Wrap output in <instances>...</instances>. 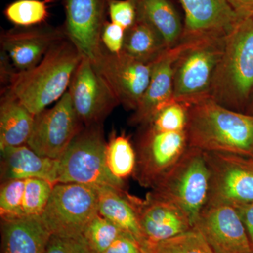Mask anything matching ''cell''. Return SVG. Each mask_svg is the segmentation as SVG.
<instances>
[{
    "mask_svg": "<svg viewBox=\"0 0 253 253\" xmlns=\"http://www.w3.org/2000/svg\"><path fill=\"white\" fill-rule=\"evenodd\" d=\"M188 146L204 152L253 158V115L207 98L188 105Z\"/></svg>",
    "mask_w": 253,
    "mask_h": 253,
    "instance_id": "1",
    "label": "cell"
},
{
    "mask_svg": "<svg viewBox=\"0 0 253 253\" xmlns=\"http://www.w3.org/2000/svg\"><path fill=\"white\" fill-rule=\"evenodd\" d=\"M83 57L78 48L64 38L52 46L35 67L15 73L6 88L37 116L67 92Z\"/></svg>",
    "mask_w": 253,
    "mask_h": 253,
    "instance_id": "2",
    "label": "cell"
},
{
    "mask_svg": "<svg viewBox=\"0 0 253 253\" xmlns=\"http://www.w3.org/2000/svg\"><path fill=\"white\" fill-rule=\"evenodd\" d=\"M253 91V17H251L241 20L225 37L210 97L224 107L244 112Z\"/></svg>",
    "mask_w": 253,
    "mask_h": 253,
    "instance_id": "3",
    "label": "cell"
},
{
    "mask_svg": "<svg viewBox=\"0 0 253 253\" xmlns=\"http://www.w3.org/2000/svg\"><path fill=\"white\" fill-rule=\"evenodd\" d=\"M101 125L84 126L59 159L57 183H76L125 191V182L113 175L106 162Z\"/></svg>",
    "mask_w": 253,
    "mask_h": 253,
    "instance_id": "4",
    "label": "cell"
},
{
    "mask_svg": "<svg viewBox=\"0 0 253 253\" xmlns=\"http://www.w3.org/2000/svg\"><path fill=\"white\" fill-rule=\"evenodd\" d=\"M224 38L185 42L174 63V101L190 105L207 99L216 68L224 50Z\"/></svg>",
    "mask_w": 253,
    "mask_h": 253,
    "instance_id": "5",
    "label": "cell"
},
{
    "mask_svg": "<svg viewBox=\"0 0 253 253\" xmlns=\"http://www.w3.org/2000/svg\"><path fill=\"white\" fill-rule=\"evenodd\" d=\"M209 188L210 171L204 152L189 147L151 192L180 208L194 228L207 204Z\"/></svg>",
    "mask_w": 253,
    "mask_h": 253,
    "instance_id": "6",
    "label": "cell"
},
{
    "mask_svg": "<svg viewBox=\"0 0 253 253\" xmlns=\"http://www.w3.org/2000/svg\"><path fill=\"white\" fill-rule=\"evenodd\" d=\"M98 213L97 188L76 183H57L41 218L51 234L81 236L86 224Z\"/></svg>",
    "mask_w": 253,
    "mask_h": 253,
    "instance_id": "7",
    "label": "cell"
},
{
    "mask_svg": "<svg viewBox=\"0 0 253 253\" xmlns=\"http://www.w3.org/2000/svg\"><path fill=\"white\" fill-rule=\"evenodd\" d=\"M210 171L206 206L253 203V161L251 158L204 152Z\"/></svg>",
    "mask_w": 253,
    "mask_h": 253,
    "instance_id": "8",
    "label": "cell"
},
{
    "mask_svg": "<svg viewBox=\"0 0 253 253\" xmlns=\"http://www.w3.org/2000/svg\"><path fill=\"white\" fill-rule=\"evenodd\" d=\"M84 126L67 91L53 107L36 116L27 145L40 156L58 160Z\"/></svg>",
    "mask_w": 253,
    "mask_h": 253,
    "instance_id": "9",
    "label": "cell"
},
{
    "mask_svg": "<svg viewBox=\"0 0 253 253\" xmlns=\"http://www.w3.org/2000/svg\"><path fill=\"white\" fill-rule=\"evenodd\" d=\"M188 148L186 131H158L145 126L137 144L133 175L141 186L153 189Z\"/></svg>",
    "mask_w": 253,
    "mask_h": 253,
    "instance_id": "10",
    "label": "cell"
},
{
    "mask_svg": "<svg viewBox=\"0 0 253 253\" xmlns=\"http://www.w3.org/2000/svg\"><path fill=\"white\" fill-rule=\"evenodd\" d=\"M60 1L65 12L63 26L66 36L83 57L96 63L101 57L104 46L101 33L111 0H47Z\"/></svg>",
    "mask_w": 253,
    "mask_h": 253,
    "instance_id": "11",
    "label": "cell"
},
{
    "mask_svg": "<svg viewBox=\"0 0 253 253\" xmlns=\"http://www.w3.org/2000/svg\"><path fill=\"white\" fill-rule=\"evenodd\" d=\"M68 92L84 126L101 125L119 101L91 60L83 57L74 73Z\"/></svg>",
    "mask_w": 253,
    "mask_h": 253,
    "instance_id": "12",
    "label": "cell"
},
{
    "mask_svg": "<svg viewBox=\"0 0 253 253\" xmlns=\"http://www.w3.org/2000/svg\"><path fill=\"white\" fill-rule=\"evenodd\" d=\"M153 63L134 59L123 51L112 54L104 48L94 64L120 104L134 111L149 86Z\"/></svg>",
    "mask_w": 253,
    "mask_h": 253,
    "instance_id": "13",
    "label": "cell"
},
{
    "mask_svg": "<svg viewBox=\"0 0 253 253\" xmlns=\"http://www.w3.org/2000/svg\"><path fill=\"white\" fill-rule=\"evenodd\" d=\"M194 228L215 253H253L247 231L234 206H205Z\"/></svg>",
    "mask_w": 253,
    "mask_h": 253,
    "instance_id": "14",
    "label": "cell"
},
{
    "mask_svg": "<svg viewBox=\"0 0 253 253\" xmlns=\"http://www.w3.org/2000/svg\"><path fill=\"white\" fill-rule=\"evenodd\" d=\"M67 38L63 26L43 24L16 27L1 32V51L18 72L37 66L56 43Z\"/></svg>",
    "mask_w": 253,
    "mask_h": 253,
    "instance_id": "15",
    "label": "cell"
},
{
    "mask_svg": "<svg viewBox=\"0 0 253 253\" xmlns=\"http://www.w3.org/2000/svg\"><path fill=\"white\" fill-rule=\"evenodd\" d=\"M131 200L145 245L157 244L193 228L187 214L180 208L151 191L145 199L132 196Z\"/></svg>",
    "mask_w": 253,
    "mask_h": 253,
    "instance_id": "16",
    "label": "cell"
},
{
    "mask_svg": "<svg viewBox=\"0 0 253 253\" xmlns=\"http://www.w3.org/2000/svg\"><path fill=\"white\" fill-rule=\"evenodd\" d=\"M184 11L181 42L224 38L241 21L227 0H179Z\"/></svg>",
    "mask_w": 253,
    "mask_h": 253,
    "instance_id": "17",
    "label": "cell"
},
{
    "mask_svg": "<svg viewBox=\"0 0 253 253\" xmlns=\"http://www.w3.org/2000/svg\"><path fill=\"white\" fill-rule=\"evenodd\" d=\"M185 42L168 48L153 63L149 86L130 118L132 125L144 126L161 109L174 101V63Z\"/></svg>",
    "mask_w": 253,
    "mask_h": 253,
    "instance_id": "18",
    "label": "cell"
},
{
    "mask_svg": "<svg viewBox=\"0 0 253 253\" xmlns=\"http://www.w3.org/2000/svg\"><path fill=\"white\" fill-rule=\"evenodd\" d=\"M1 157L2 182L38 178L57 184L59 159L40 156L28 145L1 149Z\"/></svg>",
    "mask_w": 253,
    "mask_h": 253,
    "instance_id": "19",
    "label": "cell"
},
{
    "mask_svg": "<svg viewBox=\"0 0 253 253\" xmlns=\"http://www.w3.org/2000/svg\"><path fill=\"white\" fill-rule=\"evenodd\" d=\"M2 253H45L51 234L40 216L1 219Z\"/></svg>",
    "mask_w": 253,
    "mask_h": 253,
    "instance_id": "20",
    "label": "cell"
},
{
    "mask_svg": "<svg viewBox=\"0 0 253 253\" xmlns=\"http://www.w3.org/2000/svg\"><path fill=\"white\" fill-rule=\"evenodd\" d=\"M36 116L5 88L0 104V150L27 145Z\"/></svg>",
    "mask_w": 253,
    "mask_h": 253,
    "instance_id": "21",
    "label": "cell"
},
{
    "mask_svg": "<svg viewBox=\"0 0 253 253\" xmlns=\"http://www.w3.org/2000/svg\"><path fill=\"white\" fill-rule=\"evenodd\" d=\"M97 189L99 214L145 245L137 213L131 200L132 196L126 191L110 186H101Z\"/></svg>",
    "mask_w": 253,
    "mask_h": 253,
    "instance_id": "22",
    "label": "cell"
},
{
    "mask_svg": "<svg viewBox=\"0 0 253 253\" xmlns=\"http://www.w3.org/2000/svg\"><path fill=\"white\" fill-rule=\"evenodd\" d=\"M137 18L151 24L161 35L168 47L181 42L183 24L169 0H134Z\"/></svg>",
    "mask_w": 253,
    "mask_h": 253,
    "instance_id": "23",
    "label": "cell"
},
{
    "mask_svg": "<svg viewBox=\"0 0 253 253\" xmlns=\"http://www.w3.org/2000/svg\"><path fill=\"white\" fill-rule=\"evenodd\" d=\"M161 35L141 18L126 32L123 52L146 63H153L168 49Z\"/></svg>",
    "mask_w": 253,
    "mask_h": 253,
    "instance_id": "24",
    "label": "cell"
},
{
    "mask_svg": "<svg viewBox=\"0 0 253 253\" xmlns=\"http://www.w3.org/2000/svg\"><path fill=\"white\" fill-rule=\"evenodd\" d=\"M106 162L113 176L124 181L134 174L136 151L126 134L113 133L106 146Z\"/></svg>",
    "mask_w": 253,
    "mask_h": 253,
    "instance_id": "25",
    "label": "cell"
},
{
    "mask_svg": "<svg viewBox=\"0 0 253 253\" xmlns=\"http://www.w3.org/2000/svg\"><path fill=\"white\" fill-rule=\"evenodd\" d=\"M47 0H16L4 9L6 19L16 27L43 24L49 17Z\"/></svg>",
    "mask_w": 253,
    "mask_h": 253,
    "instance_id": "26",
    "label": "cell"
},
{
    "mask_svg": "<svg viewBox=\"0 0 253 253\" xmlns=\"http://www.w3.org/2000/svg\"><path fill=\"white\" fill-rule=\"evenodd\" d=\"M144 246L152 253H215L195 228L157 244Z\"/></svg>",
    "mask_w": 253,
    "mask_h": 253,
    "instance_id": "27",
    "label": "cell"
},
{
    "mask_svg": "<svg viewBox=\"0 0 253 253\" xmlns=\"http://www.w3.org/2000/svg\"><path fill=\"white\" fill-rule=\"evenodd\" d=\"M126 233L98 213L86 224L83 236L95 253H104L115 240Z\"/></svg>",
    "mask_w": 253,
    "mask_h": 253,
    "instance_id": "28",
    "label": "cell"
},
{
    "mask_svg": "<svg viewBox=\"0 0 253 253\" xmlns=\"http://www.w3.org/2000/svg\"><path fill=\"white\" fill-rule=\"evenodd\" d=\"M54 184L38 178L26 179L23 200V217L40 216L49 202Z\"/></svg>",
    "mask_w": 253,
    "mask_h": 253,
    "instance_id": "29",
    "label": "cell"
},
{
    "mask_svg": "<svg viewBox=\"0 0 253 253\" xmlns=\"http://www.w3.org/2000/svg\"><path fill=\"white\" fill-rule=\"evenodd\" d=\"M187 115V105L173 101L160 110L143 126L158 131H185Z\"/></svg>",
    "mask_w": 253,
    "mask_h": 253,
    "instance_id": "30",
    "label": "cell"
},
{
    "mask_svg": "<svg viewBox=\"0 0 253 253\" xmlns=\"http://www.w3.org/2000/svg\"><path fill=\"white\" fill-rule=\"evenodd\" d=\"M26 179L3 181L0 189L1 219L23 217V200Z\"/></svg>",
    "mask_w": 253,
    "mask_h": 253,
    "instance_id": "31",
    "label": "cell"
},
{
    "mask_svg": "<svg viewBox=\"0 0 253 253\" xmlns=\"http://www.w3.org/2000/svg\"><path fill=\"white\" fill-rule=\"evenodd\" d=\"M45 253H96L83 236H65L51 234Z\"/></svg>",
    "mask_w": 253,
    "mask_h": 253,
    "instance_id": "32",
    "label": "cell"
},
{
    "mask_svg": "<svg viewBox=\"0 0 253 253\" xmlns=\"http://www.w3.org/2000/svg\"><path fill=\"white\" fill-rule=\"evenodd\" d=\"M111 22L116 23L126 31L136 22L137 12L134 0H111L109 6Z\"/></svg>",
    "mask_w": 253,
    "mask_h": 253,
    "instance_id": "33",
    "label": "cell"
},
{
    "mask_svg": "<svg viewBox=\"0 0 253 253\" xmlns=\"http://www.w3.org/2000/svg\"><path fill=\"white\" fill-rule=\"evenodd\" d=\"M126 30L116 23L107 21L101 33V42L105 49L112 54H119L123 51Z\"/></svg>",
    "mask_w": 253,
    "mask_h": 253,
    "instance_id": "34",
    "label": "cell"
},
{
    "mask_svg": "<svg viewBox=\"0 0 253 253\" xmlns=\"http://www.w3.org/2000/svg\"><path fill=\"white\" fill-rule=\"evenodd\" d=\"M146 248L131 234L126 233L115 240L104 253H144Z\"/></svg>",
    "mask_w": 253,
    "mask_h": 253,
    "instance_id": "35",
    "label": "cell"
},
{
    "mask_svg": "<svg viewBox=\"0 0 253 253\" xmlns=\"http://www.w3.org/2000/svg\"><path fill=\"white\" fill-rule=\"evenodd\" d=\"M234 206L244 222L253 249V203L236 204Z\"/></svg>",
    "mask_w": 253,
    "mask_h": 253,
    "instance_id": "36",
    "label": "cell"
},
{
    "mask_svg": "<svg viewBox=\"0 0 253 253\" xmlns=\"http://www.w3.org/2000/svg\"><path fill=\"white\" fill-rule=\"evenodd\" d=\"M240 19L253 17V0H227Z\"/></svg>",
    "mask_w": 253,
    "mask_h": 253,
    "instance_id": "37",
    "label": "cell"
},
{
    "mask_svg": "<svg viewBox=\"0 0 253 253\" xmlns=\"http://www.w3.org/2000/svg\"><path fill=\"white\" fill-rule=\"evenodd\" d=\"M247 113L249 114L253 115V91L252 94H251V98H250L249 104H248L247 108L246 110Z\"/></svg>",
    "mask_w": 253,
    "mask_h": 253,
    "instance_id": "38",
    "label": "cell"
},
{
    "mask_svg": "<svg viewBox=\"0 0 253 253\" xmlns=\"http://www.w3.org/2000/svg\"><path fill=\"white\" fill-rule=\"evenodd\" d=\"M144 253H152L150 252L149 250H147V249H146V252H145Z\"/></svg>",
    "mask_w": 253,
    "mask_h": 253,
    "instance_id": "39",
    "label": "cell"
},
{
    "mask_svg": "<svg viewBox=\"0 0 253 253\" xmlns=\"http://www.w3.org/2000/svg\"><path fill=\"white\" fill-rule=\"evenodd\" d=\"M251 158V159H252V160H253V158Z\"/></svg>",
    "mask_w": 253,
    "mask_h": 253,
    "instance_id": "40",
    "label": "cell"
}]
</instances>
